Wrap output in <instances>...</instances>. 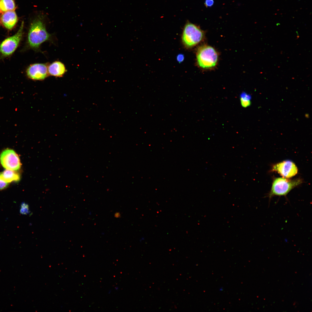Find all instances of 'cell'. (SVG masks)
<instances>
[{"mask_svg": "<svg viewBox=\"0 0 312 312\" xmlns=\"http://www.w3.org/2000/svg\"><path fill=\"white\" fill-rule=\"evenodd\" d=\"M51 34L47 31L43 18L39 15L34 19L30 26L27 36L28 47L36 51H40V47L43 42L51 40Z\"/></svg>", "mask_w": 312, "mask_h": 312, "instance_id": "cell-1", "label": "cell"}, {"mask_svg": "<svg viewBox=\"0 0 312 312\" xmlns=\"http://www.w3.org/2000/svg\"><path fill=\"white\" fill-rule=\"evenodd\" d=\"M196 58L199 67L204 69H211L216 65L218 55L217 51L212 47L203 45L198 48Z\"/></svg>", "mask_w": 312, "mask_h": 312, "instance_id": "cell-2", "label": "cell"}, {"mask_svg": "<svg viewBox=\"0 0 312 312\" xmlns=\"http://www.w3.org/2000/svg\"><path fill=\"white\" fill-rule=\"evenodd\" d=\"M302 182V180L299 178L291 180L284 177L276 178L273 181L268 196L270 198L274 196H286Z\"/></svg>", "mask_w": 312, "mask_h": 312, "instance_id": "cell-3", "label": "cell"}, {"mask_svg": "<svg viewBox=\"0 0 312 312\" xmlns=\"http://www.w3.org/2000/svg\"><path fill=\"white\" fill-rule=\"evenodd\" d=\"M204 36V31L199 26L188 21L183 29L182 42L187 47H192L200 42Z\"/></svg>", "mask_w": 312, "mask_h": 312, "instance_id": "cell-4", "label": "cell"}, {"mask_svg": "<svg viewBox=\"0 0 312 312\" xmlns=\"http://www.w3.org/2000/svg\"><path fill=\"white\" fill-rule=\"evenodd\" d=\"M24 24V21H23L17 33L5 39L1 43L0 52L3 55H10L16 50L22 37Z\"/></svg>", "mask_w": 312, "mask_h": 312, "instance_id": "cell-5", "label": "cell"}, {"mask_svg": "<svg viewBox=\"0 0 312 312\" xmlns=\"http://www.w3.org/2000/svg\"><path fill=\"white\" fill-rule=\"evenodd\" d=\"M0 162L6 169L16 170L20 169L21 164L18 155L13 150L6 149L0 155Z\"/></svg>", "mask_w": 312, "mask_h": 312, "instance_id": "cell-6", "label": "cell"}, {"mask_svg": "<svg viewBox=\"0 0 312 312\" xmlns=\"http://www.w3.org/2000/svg\"><path fill=\"white\" fill-rule=\"evenodd\" d=\"M272 170L277 172L285 178H290L295 176L298 173V169L292 161L287 160L274 165Z\"/></svg>", "mask_w": 312, "mask_h": 312, "instance_id": "cell-7", "label": "cell"}, {"mask_svg": "<svg viewBox=\"0 0 312 312\" xmlns=\"http://www.w3.org/2000/svg\"><path fill=\"white\" fill-rule=\"evenodd\" d=\"M47 63H35L27 68L26 73L28 77L35 80H42L49 75Z\"/></svg>", "mask_w": 312, "mask_h": 312, "instance_id": "cell-8", "label": "cell"}, {"mask_svg": "<svg viewBox=\"0 0 312 312\" xmlns=\"http://www.w3.org/2000/svg\"><path fill=\"white\" fill-rule=\"evenodd\" d=\"M0 20L4 27L11 30L17 23L18 17L14 11H8L2 13Z\"/></svg>", "mask_w": 312, "mask_h": 312, "instance_id": "cell-9", "label": "cell"}, {"mask_svg": "<svg viewBox=\"0 0 312 312\" xmlns=\"http://www.w3.org/2000/svg\"><path fill=\"white\" fill-rule=\"evenodd\" d=\"M49 74L56 77H62L66 70L64 64L59 61H55L48 66Z\"/></svg>", "mask_w": 312, "mask_h": 312, "instance_id": "cell-10", "label": "cell"}, {"mask_svg": "<svg viewBox=\"0 0 312 312\" xmlns=\"http://www.w3.org/2000/svg\"><path fill=\"white\" fill-rule=\"evenodd\" d=\"M0 176L2 180L8 183L13 181L18 182L20 179V175L18 173L8 169L0 172Z\"/></svg>", "mask_w": 312, "mask_h": 312, "instance_id": "cell-11", "label": "cell"}, {"mask_svg": "<svg viewBox=\"0 0 312 312\" xmlns=\"http://www.w3.org/2000/svg\"><path fill=\"white\" fill-rule=\"evenodd\" d=\"M16 6L14 0H0V12L14 11Z\"/></svg>", "mask_w": 312, "mask_h": 312, "instance_id": "cell-12", "label": "cell"}, {"mask_svg": "<svg viewBox=\"0 0 312 312\" xmlns=\"http://www.w3.org/2000/svg\"><path fill=\"white\" fill-rule=\"evenodd\" d=\"M240 100L241 104L244 107L249 106L250 104V97L245 94L242 93L240 96Z\"/></svg>", "mask_w": 312, "mask_h": 312, "instance_id": "cell-13", "label": "cell"}, {"mask_svg": "<svg viewBox=\"0 0 312 312\" xmlns=\"http://www.w3.org/2000/svg\"><path fill=\"white\" fill-rule=\"evenodd\" d=\"M21 212L23 214H27L29 213L28 206L27 204L23 203L22 205Z\"/></svg>", "mask_w": 312, "mask_h": 312, "instance_id": "cell-14", "label": "cell"}, {"mask_svg": "<svg viewBox=\"0 0 312 312\" xmlns=\"http://www.w3.org/2000/svg\"><path fill=\"white\" fill-rule=\"evenodd\" d=\"M8 184L4 181L1 178L0 172V190H3L7 187L8 185Z\"/></svg>", "mask_w": 312, "mask_h": 312, "instance_id": "cell-15", "label": "cell"}, {"mask_svg": "<svg viewBox=\"0 0 312 312\" xmlns=\"http://www.w3.org/2000/svg\"><path fill=\"white\" fill-rule=\"evenodd\" d=\"M214 3L213 0H205V5L207 7H211L213 5Z\"/></svg>", "mask_w": 312, "mask_h": 312, "instance_id": "cell-16", "label": "cell"}, {"mask_svg": "<svg viewBox=\"0 0 312 312\" xmlns=\"http://www.w3.org/2000/svg\"><path fill=\"white\" fill-rule=\"evenodd\" d=\"M184 56L182 54H179L177 56V60L179 62H182L184 60Z\"/></svg>", "mask_w": 312, "mask_h": 312, "instance_id": "cell-17", "label": "cell"}, {"mask_svg": "<svg viewBox=\"0 0 312 312\" xmlns=\"http://www.w3.org/2000/svg\"><path fill=\"white\" fill-rule=\"evenodd\" d=\"M115 289L116 290H118V287H115Z\"/></svg>", "mask_w": 312, "mask_h": 312, "instance_id": "cell-18", "label": "cell"}, {"mask_svg": "<svg viewBox=\"0 0 312 312\" xmlns=\"http://www.w3.org/2000/svg\"><path fill=\"white\" fill-rule=\"evenodd\" d=\"M111 291L109 290V291L108 293V294H110L111 293Z\"/></svg>", "mask_w": 312, "mask_h": 312, "instance_id": "cell-19", "label": "cell"}, {"mask_svg": "<svg viewBox=\"0 0 312 312\" xmlns=\"http://www.w3.org/2000/svg\"></svg>", "mask_w": 312, "mask_h": 312, "instance_id": "cell-20", "label": "cell"}]
</instances>
